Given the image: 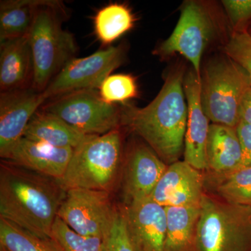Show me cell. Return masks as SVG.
I'll use <instances>...</instances> for the list:
<instances>
[{
	"mask_svg": "<svg viewBox=\"0 0 251 251\" xmlns=\"http://www.w3.org/2000/svg\"><path fill=\"white\" fill-rule=\"evenodd\" d=\"M234 31L247 30L251 23V0L222 1Z\"/></svg>",
	"mask_w": 251,
	"mask_h": 251,
	"instance_id": "29",
	"label": "cell"
},
{
	"mask_svg": "<svg viewBox=\"0 0 251 251\" xmlns=\"http://www.w3.org/2000/svg\"><path fill=\"white\" fill-rule=\"evenodd\" d=\"M100 98L109 104L125 103L138 97V87L134 77L127 74L109 75L99 90Z\"/></svg>",
	"mask_w": 251,
	"mask_h": 251,
	"instance_id": "26",
	"label": "cell"
},
{
	"mask_svg": "<svg viewBox=\"0 0 251 251\" xmlns=\"http://www.w3.org/2000/svg\"><path fill=\"white\" fill-rule=\"evenodd\" d=\"M125 51L122 46H110L66 64L43 92L46 100L80 90H99L105 78L123 64Z\"/></svg>",
	"mask_w": 251,
	"mask_h": 251,
	"instance_id": "9",
	"label": "cell"
},
{
	"mask_svg": "<svg viewBox=\"0 0 251 251\" xmlns=\"http://www.w3.org/2000/svg\"><path fill=\"white\" fill-rule=\"evenodd\" d=\"M248 34H249L251 36V23L250 25H249V26H248L247 30Z\"/></svg>",
	"mask_w": 251,
	"mask_h": 251,
	"instance_id": "32",
	"label": "cell"
},
{
	"mask_svg": "<svg viewBox=\"0 0 251 251\" xmlns=\"http://www.w3.org/2000/svg\"><path fill=\"white\" fill-rule=\"evenodd\" d=\"M108 193L84 188L67 190L57 216L76 233L102 239L110 228L115 210Z\"/></svg>",
	"mask_w": 251,
	"mask_h": 251,
	"instance_id": "10",
	"label": "cell"
},
{
	"mask_svg": "<svg viewBox=\"0 0 251 251\" xmlns=\"http://www.w3.org/2000/svg\"><path fill=\"white\" fill-rule=\"evenodd\" d=\"M198 251H251V208L202 196L196 225Z\"/></svg>",
	"mask_w": 251,
	"mask_h": 251,
	"instance_id": "6",
	"label": "cell"
},
{
	"mask_svg": "<svg viewBox=\"0 0 251 251\" xmlns=\"http://www.w3.org/2000/svg\"><path fill=\"white\" fill-rule=\"evenodd\" d=\"M124 211L130 235L138 251H165V206L149 198L128 202Z\"/></svg>",
	"mask_w": 251,
	"mask_h": 251,
	"instance_id": "13",
	"label": "cell"
},
{
	"mask_svg": "<svg viewBox=\"0 0 251 251\" xmlns=\"http://www.w3.org/2000/svg\"><path fill=\"white\" fill-rule=\"evenodd\" d=\"M240 121L251 125V85L243 97L239 110Z\"/></svg>",
	"mask_w": 251,
	"mask_h": 251,
	"instance_id": "31",
	"label": "cell"
},
{
	"mask_svg": "<svg viewBox=\"0 0 251 251\" xmlns=\"http://www.w3.org/2000/svg\"><path fill=\"white\" fill-rule=\"evenodd\" d=\"M224 50L246 72L251 82V36L247 31H233Z\"/></svg>",
	"mask_w": 251,
	"mask_h": 251,
	"instance_id": "28",
	"label": "cell"
},
{
	"mask_svg": "<svg viewBox=\"0 0 251 251\" xmlns=\"http://www.w3.org/2000/svg\"><path fill=\"white\" fill-rule=\"evenodd\" d=\"M215 25L204 6L196 1H186L181 9L176 27L153 54L162 58L179 53L193 65L201 76L202 56L215 33Z\"/></svg>",
	"mask_w": 251,
	"mask_h": 251,
	"instance_id": "8",
	"label": "cell"
},
{
	"mask_svg": "<svg viewBox=\"0 0 251 251\" xmlns=\"http://www.w3.org/2000/svg\"><path fill=\"white\" fill-rule=\"evenodd\" d=\"M201 82L203 110L209 121L237 128L243 97L251 85L246 72L225 54L211 59Z\"/></svg>",
	"mask_w": 251,
	"mask_h": 251,
	"instance_id": "5",
	"label": "cell"
},
{
	"mask_svg": "<svg viewBox=\"0 0 251 251\" xmlns=\"http://www.w3.org/2000/svg\"><path fill=\"white\" fill-rule=\"evenodd\" d=\"M219 192L229 204L251 208V166L229 173Z\"/></svg>",
	"mask_w": 251,
	"mask_h": 251,
	"instance_id": "25",
	"label": "cell"
},
{
	"mask_svg": "<svg viewBox=\"0 0 251 251\" xmlns=\"http://www.w3.org/2000/svg\"><path fill=\"white\" fill-rule=\"evenodd\" d=\"M43 92L33 88L0 93V156L4 159L23 138L28 124L46 103Z\"/></svg>",
	"mask_w": 251,
	"mask_h": 251,
	"instance_id": "11",
	"label": "cell"
},
{
	"mask_svg": "<svg viewBox=\"0 0 251 251\" xmlns=\"http://www.w3.org/2000/svg\"><path fill=\"white\" fill-rule=\"evenodd\" d=\"M167 232L165 251H185L191 243L198 224L201 205L166 206Z\"/></svg>",
	"mask_w": 251,
	"mask_h": 251,
	"instance_id": "20",
	"label": "cell"
},
{
	"mask_svg": "<svg viewBox=\"0 0 251 251\" xmlns=\"http://www.w3.org/2000/svg\"><path fill=\"white\" fill-rule=\"evenodd\" d=\"M40 109L87 135L105 134L122 125V107L104 101L99 90L63 94L46 100Z\"/></svg>",
	"mask_w": 251,
	"mask_h": 251,
	"instance_id": "7",
	"label": "cell"
},
{
	"mask_svg": "<svg viewBox=\"0 0 251 251\" xmlns=\"http://www.w3.org/2000/svg\"><path fill=\"white\" fill-rule=\"evenodd\" d=\"M66 191L57 180L3 160L0 218L36 237L50 239Z\"/></svg>",
	"mask_w": 251,
	"mask_h": 251,
	"instance_id": "1",
	"label": "cell"
},
{
	"mask_svg": "<svg viewBox=\"0 0 251 251\" xmlns=\"http://www.w3.org/2000/svg\"><path fill=\"white\" fill-rule=\"evenodd\" d=\"M237 131L242 147V162L239 168L241 169L251 166V125L240 121L237 125Z\"/></svg>",
	"mask_w": 251,
	"mask_h": 251,
	"instance_id": "30",
	"label": "cell"
},
{
	"mask_svg": "<svg viewBox=\"0 0 251 251\" xmlns=\"http://www.w3.org/2000/svg\"><path fill=\"white\" fill-rule=\"evenodd\" d=\"M199 181H202V177L198 170L185 161L175 162L167 168L150 198L166 206L171 196Z\"/></svg>",
	"mask_w": 251,
	"mask_h": 251,
	"instance_id": "22",
	"label": "cell"
},
{
	"mask_svg": "<svg viewBox=\"0 0 251 251\" xmlns=\"http://www.w3.org/2000/svg\"><path fill=\"white\" fill-rule=\"evenodd\" d=\"M135 18L125 4L112 3L99 10L94 17V29L103 45L109 46L134 26Z\"/></svg>",
	"mask_w": 251,
	"mask_h": 251,
	"instance_id": "21",
	"label": "cell"
},
{
	"mask_svg": "<svg viewBox=\"0 0 251 251\" xmlns=\"http://www.w3.org/2000/svg\"><path fill=\"white\" fill-rule=\"evenodd\" d=\"M102 242L103 251H138L130 235L125 211L115 209L110 228Z\"/></svg>",
	"mask_w": 251,
	"mask_h": 251,
	"instance_id": "27",
	"label": "cell"
},
{
	"mask_svg": "<svg viewBox=\"0 0 251 251\" xmlns=\"http://www.w3.org/2000/svg\"><path fill=\"white\" fill-rule=\"evenodd\" d=\"M166 169L151 148L140 144L130 149L125 176L128 202L150 198Z\"/></svg>",
	"mask_w": 251,
	"mask_h": 251,
	"instance_id": "15",
	"label": "cell"
},
{
	"mask_svg": "<svg viewBox=\"0 0 251 251\" xmlns=\"http://www.w3.org/2000/svg\"><path fill=\"white\" fill-rule=\"evenodd\" d=\"M208 164L219 173L237 171L242 162V151L237 128L211 124L206 145Z\"/></svg>",
	"mask_w": 251,
	"mask_h": 251,
	"instance_id": "18",
	"label": "cell"
},
{
	"mask_svg": "<svg viewBox=\"0 0 251 251\" xmlns=\"http://www.w3.org/2000/svg\"><path fill=\"white\" fill-rule=\"evenodd\" d=\"M34 62L28 35L0 42L1 92L32 87Z\"/></svg>",
	"mask_w": 251,
	"mask_h": 251,
	"instance_id": "16",
	"label": "cell"
},
{
	"mask_svg": "<svg viewBox=\"0 0 251 251\" xmlns=\"http://www.w3.org/2000/svg\"><path fill=\"white\" fill-rule=\"evenodd\" d=\"M184 79V71H173L147 106L122 107V125L141 137L161 160L169 163L178 161L184 148L188 120Z\"/></svg>",
	"mask_w": 251,
	"mask_h": 251,
	"instance_id": "2",
	"label": "cell"
},
{
	"mask_svg": "<svg viewBox=\"0 0 251 251\" xmlns=\"http://www.w3.org/2000/svg\"><path fill=\"white\" fill-rule=\"evenodd\" d=\"M0 244L4 251H59L50 239H43L0 218Z\"/></svg>",
	"mask_w": 251,
	"mask_h": 251,
	"instance_id": "23",
	"label": "cell"
},
{
	"mask_svg": "<svg viewBox=\"0 0 251 251\" xmlns=\"http://www.w3.org/2000/svg\"><path fill=\"white\" fill-rule=\"evenodd\" d=\"M73 153L74 149L55 148L23 137L3 160L58 181L67 171Z\"/></svg>",
	"mask_w": 251,
	"mask_h": 251,
	"instance_id": "14",
	"label": "cell"
},
{
	"mask_svg": "<svg viewBox=\"0 0 251 251\" xmlns=\"http://www.w3.org/2000/svg\"><path fill=\"white\" fill-rule=\"evenodd\" d=\"M184 90L188 107L184 161L198 171H202L209 168L206 145L210 125L201 100V76L193 69L184 75Z\"/></svg>",
	"mask_w": 251,
	"mask_h": 251,
	"instance_id": "12",
	"label": "cell"
},
{
	"mask_svg": "<svg viewBox=\"0 0 251 251\" xmlns=\"http://www.w3.org/2000/svg\"><path fill=\"white\" fill-rule=\"evenodd\" d=\"M50 239L59 251H103L101 239L76 233L58 216L54 221Z\"/></svg>",
	"mask_w": 251,
	"mask_h": 251,
	"instance_id": "24",
	"label": "cell"
},
{
	"mask_svg": "<svg viewBox=\"0 0 251 251\" xmlns=\"http://www.w3.org/2000/svg\"><path fill=\"white\" fill-rule=\"evenodd\" d=\"M122 158V135L118 128L94 135L74 149L58 183L65 191L84 188L109 192Z\"/></svg>",
	"mask_w": 251,
	"mask_h": 251,
	"instance_id": "4",
	"label": "cell"
},
{
	"mask_svg": "<svg viewBox=\"0 0 251 251\" xmlns=\"http://www.w3.org/2000/svg\"><path fill=\"white\" fill-rule=\"evenodd\" d=\"M94 135H87L54 114L39 109L28 124L25 138L58 148L75 149Z\"/></svg>",
	"mask_w": 251,
	"mask_h": 251,
	"instance_id": "17",
	"label": "cell"
},
{
	"mask_svg": "<svg viewBox=\"0 0 251 251\" xmlns=\"http://www.w3.org/2000/svg\"><path fill=\"white\" fill-rule=\"evenodd\" d=\"M37 0H1L0 1V42L29 34Z\"/></svg>",
	"mask_w": 251,
	"mask_h": 251,
	"instance_id": "19",
	"label": "cell"
},
{
	"mask_svg": "<svg viewBox=\"0 0 251 251\" xmlns=\"http://www.w3.org/2000/svg\"><path fill=\"white\" fill-rule=\"evenodd\" d=\"M66 18L62 1L37 0L28 37L34 62L32 87L39 92H44L77 53L74 36L62 27Z\"/></svg>",
	"mask_w": 251,
	"mask_h": 251,
	"instance_id": "3",
	"label": "cell"
}]
</instances>
